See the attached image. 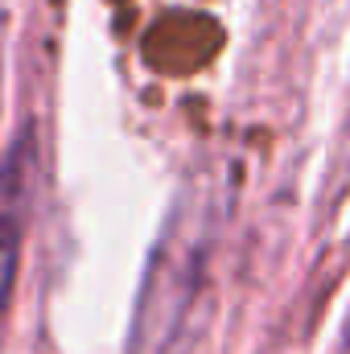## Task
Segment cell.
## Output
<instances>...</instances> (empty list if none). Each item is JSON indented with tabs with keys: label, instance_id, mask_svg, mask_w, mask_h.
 I'll return each instance as SVG.
<instances>
[{
	"label": "cell",
	"instance_id": "6da1fadb",
	"mask_svg": "<svg viewBox=\"0 0 350 354\" xmlns=\"http://www.w3.org/2000/svg\"><path fill=\"white\" fill-rule=\"evenodd\" d=\"M219 218H223V198L214 181L210 177L194 181L181 194L177 210L169 214L157 239V252L149 260V276H145L136 317H132L128 354H174L206 284V260L219 239Z\"/></svg>",
	"mask_w": 350,
	"mask_h": 354
},
{
	"label": "cell",
	"instance_id": "7a4b0ae2",
	"mask_svg": "<svg viewBox=\"0 0 350 354\" xmlns=\"http://www.w3.org/2000/svg\"><path fill=\"white\" fill-rule=\"evenodd\" d=\"M33 140L21 136L0 169V317L12 301L17 268H21V239H25V210L33 198Z\"/></svg>",
	"mask_w": 350,
	"mask_h": 354
},
{
	"label": "cell",
	"instance_id": "3957f363",
	"mask_svg": "<svg viewBox=\"0 0 350 354\" xmlns=\"http://www.w3.org/2000/svg\"><path fill=\"white\" fill-rule=\"evenodd\" d=\"M4 66H8V12L0 8V111H4Z\"/></svg>",
	"mask_w": 350,
	"mask_h": 354
}]
</instances>
